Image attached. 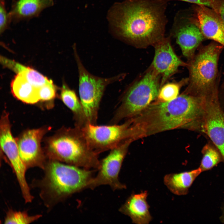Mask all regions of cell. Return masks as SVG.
I'll return each mask as SVG.
<instances>
[{
    "label": "cell",
    "instance_id": "obj_21",
    "mask_svg": "<svg viewBox=\"0 0 224 224\" xmlns=\"http://www.w3.org/2000/svg\"><path fill=\"white\" fill-rule=\"evenodd\" d=\"M5 65L17 74L22 76L29 82L37 88L53 82L34 69L14 61L8 59L5 61Z\"/></svg>",
    "mask_w": 224,
    "mask_h": 224
},
{
    "label": "cell",
    "instance_id": "obj_16",
    "mask_svg": "<svg viewBox=\"0 0 224 224\" xmlns=\"http://www.w3.org/2000/svg\"><path fill=\"white\" fill-rule=\"evenodd\" d=\"M147 191L131 194L119 208V211L130 217L133 223L148 224L152 218L147 201Z\"/></svg>",
    "mask_w": 224,
    "mask_h": 224
},
{
    "label": "cell",
    "instance_id": "obj_3",
    "mask_svg": "<svg viewBox=\"0 0 224 224\" xmlns=\"http://www.w3.org/2000/svg\"><path fill=\"white\" fill-rule=\"evenodd\" d=\"M42 178L34 182L45 206L52 208L76 193L89 188L95 170H91L49 160Z\"/></svg>",
    "mask_w": 224,
    "mask_h": 224
},
{
    "label": "cell",
    "instance_id": "obj_6",
    "mask_svg": "<svg viewBox=\"0 0 224 224\" xmlns=\"http://www.w3.org/2000/svg\"><path fill=\"white\" fill-rule=\"evenodd\" d=\"M161 77L150 66L144 73L130 84L124 92L120 104L111 120L116 124L124 119L138 114L157 98Z\"/></svg>",
    "mask_w": 224,
    "mask_h": 224
},
{
    "label": "cell",
    "instance_id": "obj_7",
    "mask_svg": "<svg viewBox=\"0 0 224 224\" xmlns=\"http://www.w3.org/2000/svg\"><path fill=\"white\" fill-rule=\"evenodd\" d=\"M78 73L80 100L88 123L96 124L100 103L106 87L119 81L123 75L104 78L93 75L84 67L78 55L76 45L73 47Z\"/></svg>",
    "mask_w": 224,
    "mask_h": 224
},
{
    "label": "cell",
    "instance_id": "obj_23",
    "mask_svg": "<svg viewBox=\"0 0 224 224\" xmlns=\"http://www.w3.org/2000/svg\"><path fill=\"white\" fill-rule=\"evenodd\" d=\"M188 82L189 78H187L178 82L164 84L160 87L156 101L166 102L175 99L179 96L181 87Z\"/></svg>",
    "mask_w": 224,
    "mask_h": 224
},
{
    "label": "cell",
    "instance_id": "obj_10",
    "mask_svg": "<svg viewBox=\"0 0 224 224\" xmlns=\"http://www.w3.org/2000/svg\"><path fill=\"white\" fill-rule=\"evenodd\" d=\"M133 141L127 139L111 150L109 154L100 161L97 175L93 178L89 188L93 189L99 186L107 185L114 190L126 189L119 181V175L129 147Z\"/></svg>",
    "mask_w": 224,
    "mask_h": 224
},
{
    "label": "cell",
    "instance_id": "obj_25",
    "mask_svg": "<svg viewBox=\"0 0 224 224\" xmlns=\"http://www.w3.org/2000/svg\"><path fill=\"white\" fill-rule=\"evenodd\" d=\"M38 91L40 100L50 101L53 100L55 96L56 87L53 82L38 88Z\"/></svg>",
    "mask_w": 224,
    "mask_h": 224
},
{
    "label": "cell",
    "instance_id": "obj_8",
    "mask_svg": "<svg viewBox=\"0 0 224 224\" xmlns=\"http://www.w3.org/2000/svg\"><path fill=\"white\" fill-rule=\"evenodd\" d=\"M127 119L119 125H98L88 123L81 129L90 147L99 154L129 139L130 121Z\"/></svg>",
    "mask_w": 224,
    "mask_h": 224
},
{
    "label": "cell",
    "instance_id": "obj_4",
    "mask_svg": "<svg viewBox=\"0 0 224 224\" xmlns=\"http://www.w3.org/2000/svg\"><path fill=\"white\" fill-rule=\"evenodd\" d=\"M49 160L87 169L98 170L99 154L90 147L81 128H64L51 138L47 144Z\"/></svg>",
    "mask_w": 224,
    "mask_h": 224
},
{
    "label": "cell",
    "instance_id": "obj_20",
    "mask_svg": "<svg viewBox=\"0 0 224 224\" xmlns=\"http://www.w3.org/2000/svg\"><path fill=\"white\" fill-rule=\"evenodd\" d=\"M11 88L14 96L23 102L33 104L40 100L38 88L20 74H17L12 80Z\"/></svg>",
    "mask_w": 224,
    "mask_h": 224
},
{
    "label": "cell",
    "instance_id": "obj_18",
    "mask_svg": "<svg viewBox=\"0 0 224 224\" xmlns=\"http://www.w3.org/2000/svg\"><path fill=\"white\" fill-rule=\"evenodd\" d=\"M202 172L198 167L189 171L167 174L164 178V182L174 194L185 195L188 194L193 182Z\"/></svg>",
    "mask_w": 224,
    "mask_h": 224
},
{
    "label": "cell",
    "instance_id": "obj_12",
    "mask_svg": "<svg viewBox=\"0 0 224 224\" xmlns=\"http://www.w3.org/2000/svg\"><path fill=\"white\" fill-rule=\"evenodd\" d=\"M47 128L28 130L16 141L20 157L27 169L38 167L43 170L47 162L40 146Z\"/></svg>",
    "mask_w": 224,
    "mask_h": 224
},
{
    "label": "cell",
    "instance_id": "obj_15",
    "mask_svg": "<svg viewBox=\"0 0 224 224\" xmlns=\"http://www.w3.org/2000/svg\"><path fill=\"white\" fill-rule=\"evenodd\" d=\"M189 20L200 29L204 37L224 47V22L218 14L208 7L196 5Z\"/></svg>",
    "mask_w": 224,
    "mask_h": 224
},
{
    "label": "cell",
    "instance_id": "obj_2",
    "mask_svg": "<svg viewBox=\"0 0 224 224\" xmlns=\"http://www.w3.org/2000/svg\"><path fill=\"white\" fill-rule=\"evenodd\" d=\"M206 98L183 92L170 101L151 103L130 118V138H139L175 129L203 132Z\"/></svg>",
    "mask_w": 224,
    "mask_h": 224
},
{
    "label": "cell",
    "instance_id": "obj_27",
    "mask_svg": "<svg viewBox=\"0 0 224 224\" xmlns=\"http://www.w3.org/2000/svg\"><path fill=\"white\" fill-rule=\"evenodd\" d=\"M217 13L224 22V0H220Z\"/></svg>",
    "mask_w": 224,
    "mask_h": 224
},
{
    "label": "cell",
    "instance_id": "obj_24",
    "mask_svg": "<svg viewBox=\"0 0 224 224\" xmlns=\"http://www.w3.org/2000/svg\"><path fill=\"white\" fill-rule=\"evenodd\" d=\"M41 217L40 215L30 216L25 211H17L10 209L7 212L4 222L5 224H29Z\"/></svg>",
    "mask_w": 224,
    "mask_h": 224
},
{
    "label": "cell",
    "instance_id": "obj_19",
    "mask_svg": "<svg viewBox=\"0 0 224 224\" xmlns=\"http://www.w3.org/2000/svg\"><path fill=\"white\" fill-rule=\"evenodd\" d=\"M60 97L64 104L72 112L75 126L82 128L88 122L80 100L75 91L65 83L61 89Z\"/></svg>",
    "mask_w": 224,
    "mask_h": 224
},
{
    "label": "cell",
    "instance_id": "obj_13",
    "mask_svg": "<svg viewBox=\"0 0 224 224\" xmlns=\"http://www.w3.org/2000/svg\"><path fill=\"white\" fill-rule=\"evenodd\" d=\"M171 33L188 61L193 58L196 49L205 38L199 27L189 18L184 19L179 14L175 17Z\"/></svg>",
    "mask_w": 224,
    "mask_h": 224
},
{
    "label": "cell",
    "instance_id": "obj_11",
    "mask_svg": "<svg viewBox=\"0 0 224 224\" xmlns=\"http://www.w3.org/2000/svg\"><path fill=\"white\" fill-rule=\"evenodd\" d=\"M203 133L218 149L224 162V110L220 104L218 93L206 98Z\"/></svg>",
    "mask_w": 224,
    "mask_h": 224
},
{
    "label": "cell",
    "instance_id": "obj_14",
    "mask_svg": "<svg viewBox=\"0 0 224 224\" xmlns=\"http://www.w3.org/2000/svg\"><path fill=\"white\" fill-rule=\"evenodd\" d=\"M155 54L151 66L161 76V87L176 73L179 67L186 66L176 54L172 46L169 37H165L155 44Z\"/></svg>",
    "mask_w": 224,
    "mask_h": 224
},
{
    "label": "cell",
    "instance_id": "obj_9",
    "mask_svg": "<svg viewBox=\"0 0 224 224\" xmlns=\"http://www.w3.org/2000/svg\"><path fill=\"white\" fill-rule=\"evenodd\" d=\"M1 147L9 160L19 185L22 197L26 203L31 202L33 197L26 178L27 169L19 154L16 141L12 134L8 114L4 112L0 122Z\"/></svg>",
    "mask_w": 224,
    "mask_h": 224
},
{
    "label": "cell",
    "instance_id": "obj_22",
    "mask_svg": "<svg viewBox=\"0 0 224 224\" xmlns=\"http://www.w3.org/2000/svg\"><path fill=\"white\" fill-rule=\"evenodd\" d=\"M202 153L203 157L198 167L202 172L211 170L223 161L220 152L212 142L203 147Z\"/></svg>",
    "mask_w": 224,
    "mask_h": 224
},
{
    "label": "cell",
    "instance_id": "obj_17",
    "mask_svg": "<svg viewBox=\"0 0 224 224\" xmlns=\"http://www.w3.org/2000/svg\"><path fill=\"white\" fill-rule=\"evenodd\" d=\"M54 4V0H15L9 15L11 22L17 23L38 16L43 10Z\"/></svg>",
    "mask_w": 224,
    "mask_h": 224
},
{
    "label": "cell",
    "instance_id": "obj_1",
    "mask_svg": "<svg viewBox=\"0 0 224 224\" xmlns=\"http://www.w3.org/2000/svg\"><path fill=\"white\" fill-rule=\"evenodd\" d=\"M167 2L156 0H125L114 3L107 14L109 30L117 39L144 48L165 37Z\"/></svg>",
    "mask_w": 224,
    "mask_h": 224
},
{
    "label": "cell",
    "instance_id": "obj_5",
    "mask_svg": "<svg viewBox=\"0 0 224 224\" xmlns=\"http://www.w3.org/2000/svg\"><path fill=\"white\" fill-rule=\"evenodd\" d=\"M223 46L212 42L200 48L188 61L189 84L183 93L206 97L218 92V63Z\"/></svg>",
    "mask_w": 224,
    "mask_h": 224
},
{
    "label": "cell",
    "instance_id": "obj_28",
    "mask_svg": "<svg viewBox=\"0 0 224 224\" xmlns=\"http://www.w3.org/2000/svg\"><path fill=\"white\" fill-rule=\"evenodd\" d=\"M220 220L222 222L224 223V207L222 210V214L220 217Z\"/></svg>",
    "mask_w": 224,
    "mask_h": 224
},
{
    "label": "cell",
    "instance_id": "obj_26",
    "mask_svg": "<svg viewBox=\"0 0 224 224\" xmlns=\"http://www.w3.org/2000/svg\"><path fill=\"white\" fill-rule=\"evenodd\" d=\"M167 2L172 0H179L204 6L213 10L217 13L220 0H156Z\"/></svg>",
    "mask_w": 224,
    "mask_h": 224
}]
</instances>
